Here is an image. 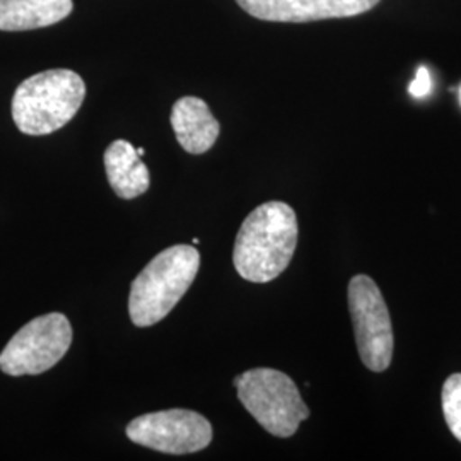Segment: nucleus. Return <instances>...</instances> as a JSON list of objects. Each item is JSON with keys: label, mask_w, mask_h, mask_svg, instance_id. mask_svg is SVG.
<instances>
[{"label": "nucleus", "mask_w": 461, "mask_h": 461, "mask_svg": "<svg viewBox=\"0 0 461 461\" xmlns=\"http://www.w3.org/2000/svg\"><path fill=\"white\" fill-rule=\"evenodd\" d=\"M446 424L461 443V373L451 375L443 386Z\"/></svg>", "instance_id": "obj_12"}, {"label": "nucleus", "mask_w": 461, "mask_h": 461, "mask_svg": "<svg viewBox=\"0 0 461 461\" xmlns=\"http://www.w3.org/2000/svg\"><path fill=\"white\" fill-rule=\"evenodd\" d=\"M72 0H0V32H30L64 21Z\"/></svg>", "instance_id": "obj_11"}, {"label": "nucleus", "mask_w": 461, "mask_h": 461, "mask_svg": "<svg viewBox=\"0 0 461 461\" xmlns=\"http://www.w3.org/2000/svg\"><path fill=\"white\" fill-rule=\"evenodd\" d=\"M106 176L120 198L132 200L146 194L150 185L148 166L142 163L137 149L127 140H115L104 152Z\"/></svg>", "instance_id": "obj_10"}, {"label": "nucleus", "mask_w": 461, "mask_h": 461, "mask_svg": "<svg viewBox=\"0 0 461 461\" xmlns=\"http://www.w3.org/2000/svg\"><path fill=\"white\" fill-rule=\"evenodd\" d=\"M460 98H461V89H460Z\"/></svg>", "instance_id": "obj_15"}, {"label": "nucleus", "mask_w": 461, "mask_h": 461, "mask_svg": "<svg viewBox=\"0 0 461 461\" xmlns=\"http://www.w3.org/2000/svg\"><path fill=\"white\" fill-rule=\"evenodd\" d=\"M430 87H432V81H430V74H429L428 68L426 67H419L417 76H415L413 83L409 87L411 95H412L413 98H426L429 93H430Z\"/></svg>", "instance_id": "obj_13"}, {"label": "nucleus", "mask_w": 461, "mask_h": 461, "mask_svg": "<svg viewBox=\"0 0 461 461\" xmlns=\"http://www.w3.org/2000/svg\"><path fill=\"white\" fill-rule=\"evenodd\" d=\"M127 438L167 455H190L211 445L212 426L200 413L173 409L133 419L127 426Z\"/></svg>", "instance_id": "obj_7"}, {"label": "nucleus", "mask_w": 461, "mask_h": 461, "mask_svg": "<svg viewBox=\"0 0 461 461\" xmlns=\"http://www.w3.org/2000/svg\"><path fill=\"white\" fill-rule=\"evenodd\" d=\"M200 268L195 247L176 245L156 255L135 277L129 297V313L135 327H152L171 313L190 289Z\"/></svg>", "instance_id": "obj_2"}, {"label": "nucleus", "mask_w": 461, "mask_h": 461, "mask_svg": "<svg viewBox=\"0 0 461 461\" xmlns=\"http://www.w3.org/2000/svg\"><path fill=\"white\" fill-rule=\"evenodd\" d=\"M347 299L361 361L373 373L386 371L393 359L395 339L390 312L376 282L367 276L352 277Z\"/></svg>", "instance_id": "obj_5"}, {"label": "nucleus", "mask_w": 461, "mask_h": 461, "mask_svg": "<svg viewBox=\"0 0 461 461\" xmlns=\"http://www.w3.org/2000/svg\"><path fill=\"white\" fill-rule=\"evenodd\" d=\"M234 386L248 413L277 438L294 436L301 422L312 413L296 383L277 369H249L234 378Z\"/></svg>", "instance_id": "obj_4"}, {"label": "nucleus", "mask_w": 461, "mask_h": 461, "mask_svg": "<svg viewBox=\"0 0 461 461\" xmlns=\"http://www.w3.org/2000/svg\"><path fill=\"white\" fill-rule=\"evenodd\" d=\"M137 152H139V156H140V158H142V156H144V152H146V150H144V148H139V149H137Z\"/></svg>", "instance_id": "obj_14"}, {"label": "nucleus", "mask_w": 461, "mask_h": 461, "mask_svg": "<svg viewBox=\"0 0 461 461\" xmlns=\"http://www.w3.org/2000/svg\"><path fill=\"white\" fill-rule=\"evenodd\" d=\"M171 127L180 146L190 154H203L212 149L221 132L209 104L195 96H185L175 103Z\"/></svg>", "instance_id": "obj_9"}, {"label": "nucleus", "mask_w": 461, "mask_h": 461, "mask_svg": "<svg viewBox=\"0 0 461 461\" xmlns=\"http://www.w3.org/2000/svg\"><path fill=\"white\" fill-rule=\"evenodd\" d=\"M86 98V84L68 68H51L17 86L13 118L26 135H49L66 127Z\"/></svg>", "instance_id": "obj_3"}, {"label": "nucleus", "mask_w": 461, "mask_h": 461, "mask_svg": "<svg viewBox=\"0 0 461 461\" xmlns=\"http://www.w3.org/2000/svg\"><path fill=\"white\" fill-rule=\"evenodd\" d=\"M381 0H236L251 17L270 23H313L364 14Z\"/></svg>", "instance_id": "obj_8"}, {"label": "nucleus", "mask_w": 461, "mask_h": 461, "mask_svg": "<svg viewBox=\"0 0 461 461\" xmlns=\"http://www.w3.org/2000/svg\"><path fill=\"white\" fill-rule=\"evenodd\" d=\"M297 234V215L289 203L274 200L258 205L238 230L234 268L248 282L277 279L294 257Z\"/></svg>", "instance_id": "obj_1"}, {"label": "nucleus", "mask_w": 461, "mask_h": 461, "mask_svg": "<svg viewBox=\"0 0 461 461\" xmlns=\"http://www.w3.org/2000/svg\"><path fill=\"white\" fill-rule=\"evenodd\" d=\"M72 327L62 313L38 316L17 331L0 354V369L9 376L41 375L67 354Z\"/></svg>", "instance_id": "obj_6"}]
</instances>
